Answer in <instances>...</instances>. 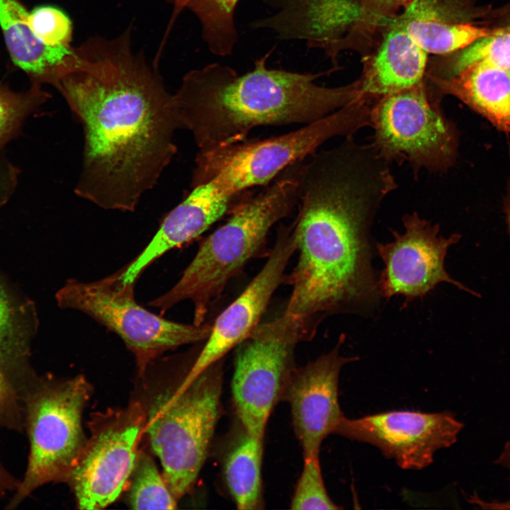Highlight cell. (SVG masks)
I'll list each match as a JSON object with an SVG mask.
<instances>
[{
  "instance_id": "cell-18",
  "label": "cell",
  "mask_w": 510,
  "mask_h": 510,
  "mask_svg": "<svg viewBox=\"0 0 510 510\" xmlns=\"http://www.w3.org/2000/svg\"><path fill=\"white\" fill-rule=\"evenodd\" d=\"M479 13L470 0H414L395 18L424 51L445 55L499 30L477 26Z\"/></svg>"
},
{
  "instance_id": "cell-7",
  "label": "cell",
  "mask_w": 510,
  "mask_h": 510,
  "mask_svg": "<svg viewBox=\"0 0 510 510\" xmlns=\"http://www.w3.org/2000/svg\"><path fill=\"white\" fill-rule=\"evenodd\" d=\"M91 393L83 375L38 376L23 400L29 441L26 468L6 509L17 508L46 484L68 481L87 442L81 421Z\"/></svg>"
},
{
  "instance_id": "cell-20",
  "label": "cell",
  "mask_w": 510,
  "mask_h": 510,
  "mask_svg": "<svg viewBox=\"0 0 510 510\" xmlns=\"http://www.w3.org/2000/svg\"><path fill=\"white\" fill-rule=\"evenodd\" d=\"M28 12L18 0H0V27L14 64L33 84L56 82L59 69L72 47L48 46L40 41L28 22Z\"/></svg>"
},
{
  "instance_id": "cell-30",
  "label": "cell",
  "mask_w": 510,
  "mask_h": 510,
  "mask_svg": "<svg viewBox=\"0 0 510 510\" xmlns=\"http://www.w3.org/2000/svg\"><path fill=\"white\" fill-rule=\"evenodd\" d=\"M414 0H358L361 18L372 33L399 14Z\"/></svg>"
},
{
  "instance_id": "cell-27",
  "label": "cell",
  "mask_w": 510,
  "mask_h": 510,
  "mask_svg": "<svg viewBox=\"0 0 510 510\" xmlns=\"http://www.w3.org/2000/svg\"><path fill=\"white\" fill-rule=\"evenodd\" d=\"M294 510L339 509L329 496L319 458H304V465L290 502Z\"/></svg>"
},
{
  "instance_id": "cell-28",
  "label": "cell",
  "mask_w": 510,
  "mask_h": 510,
  "mask_svg": "<svg viewBox=\"0 0 510 510\" xmlns=\"http://www.w3.org/2000/svg\"><path fill=\"white\" fill-rule=\"evenodd\" d=\"M28 22L37 38L48 46L70 47L72 23L61 9L52 6H40L28 14Z\"/></svg>"
},
{
  "instance_id": "cell-17",
  "label": "cell",
  "mask_w": 510,
  "mask_h": 510,
  "mask_svg": "<svg viewBox=\"0 0 510 510\" xmlns=\"http://www.w3.org/2000/svg\"><path fill=\"white\" fill-rule=\"evenodd\" d=\"M237 196H223L211 182L193 187L187 197L165 216L141 253L120 269L122 283H135L157 259L199 237L225 215H230L239 203H235Z\"/></svg>"
},
{
  "instance_id": "cell-3",
  "label": "cell",
  "mask_w": 510,
  "mask_h": 510,
  "mask_svg": "<svg viewBox=\"0 0 510 510\" xmlns=\"http://www.w3.org/2000/svg\"><path fill=\"white\" fill-rule=\"evenodd\" d=\"M269 51L239 75L218 63L188 72L173 94L181 128L193 135L198 152L244 142L255 127L309 124L359 97L356 81L317 85L325 73L269 69Z\"/></svg>"
},
{
  "instance_id": "cell-9",
  "label": "cell",
  "mask_w": 510,
  "mask_h": 510,
  "mask_svg": "<svg viewBox=\"0 0 510 510\" xmlns=\"http://www.w3.org/2000/svg\"><path fill=\"white\" fill-rule=\"evenodd\" d=\"M441 101L425 81L383 96L371 103V145L390 164L407 163L417 176L422 169L444 172L458 156L459 134L443 113Z\"/></svg>"
},
{
  "instance_id": "cell-12",
  "label": "cell",
  "mask_w": 510,
  "mask_h": 510,
  "mask_svg": "<svg viewBox=\"0 0 510 510\" xmlns=\"http://www.w3.org/2000/svg\"><path fill=\"white\" fill-rule=\"evenodd\" d=\"M404 232L392 230L393 241L377 243L375 250L384 267L378 277L381 297H404V306L415 299H423L442 282L467 289L453 279L445 269L448 248L458 242L460 235H438L439 225L413 212L402 217Z\"/></svg>"
},
{
  "instance_id": "cell-14",
  "label": "cell",
  "mask_w": 510,
  "mask_h": 510,
  "mask_svg": "<svg viewBox=\"0 0 510 510\" xmlns=\"http://www.w3.org/2000/svg\"><path fill=\"white\" fill-rule=\"evenodd\" d=\"M296 251L293 223L280 224L266 263L243 292L217 317L182 383L191 382L249 336L260 323L275 292L285 282L287 266Z\"/></svg>"
},
{
  "instance_id": "cell-15",
  "label": "cell",
  "mask_w": 510,
  "mask_h": 510,
  "mask_svg": "<svg viewBox=\"0 0 510 510\" xmlns=\"http://www.w3.org/2000/svg\"><path fill=\"white\" fill-rule=\"evenodd\" d=\"M344 339L342 334L332 351L303 366H295L286 383L282 400L290 404L304 458H319L323 441L335 434L344 416L339 402V375L345 364L358 359L340 354Z\"/></svg>"
},
{
  "instance_id": "cell-25",
  "label": "cell",
  "mask_w": 510,
  "mask_h": 510,
  "mask_svg": "<svg viewBox=\"0 0 510 510\" xmlns=\"http://www.w3.org/2000/svg\"><path fill=\"white\" fill-rule=\"evenodd\" d=\"M128 482V502L131 509L176 508L178 500L170 491L149 454L144 452L137 453Z\"/></svg>"
},
{
  "instance_id": "cell-10",
  "label": "cell",
  "mask_w": 510,
  "mask_h": 510,
  "mask_svg": "<svg viewBox=\"0 0 510 510\" xmlns=\"http://www.w3.org/2000/svg\"><path fill=\"white\" fill-rule=\"evenodd\" d=\"M304 341L300 329L283 314L259 323L236 347L232 393L248 434L264 439L269 416L282 400L295 368V351Z\"/></svg>"
},
{
  "instance_id": "cell-16",
  "label": "cell",
  "mask_w": 510,
  "mask_h": 510,
  "mask_svg": "<svg viewBox=\"0 0 510 510\" xmlns=\"http://www.w3.org/2000/svg\"><path fill=\"white\" fill-rule=\"evenodd\" d=\"M428 61V53L396 18L390 19L363 53L362 74L356 80L360 96L373 102L421 83Z\"/></svg>"
},
{
  "instance_id": "cell-24",
  "label": "cell",
  "mask_w": 510,
  "mask_h": 510,
  "mask_svg": "<svg viewBox=\"0 0 510 510\" xmlns=\"http://www.w3.org/2000/svg\"><path fill=\"white\" fill-rule=\"evenodd\" d=\"M239 0H169L176 11L187 8L199 20L202 36L209 50L219 56L230 55L238 39L234 25Z\"/></svg>"
},
{
  "instance_id": "cell-34",
  "label": "cell",
  "mask_w": 510,
  "mask_h": 510,
  "mask_svg": "<svg viewBox=\"0 0 510 510\" xmlns=\"http://www.w3.org/2000/svg\"><path fill=\"white\" fill-rule=\"evenodd\" d=\"M504 209H505V213L506 217V221L509 227V230L510 233V179L508 182V186L506 188V193L504 199Z\"/></svg>"
},
{
  "instance_id": "cell-4",
  "label": "cell",
  "mask_w": 510,
  "mask_h": 510,
  "mask_svg": "<svg viewBox=\"0 0 510 510\" xmlns=\"http://www.w3.org/2000/svg\"><path fill=\"white\" fill-rule=\"evenodd\" d=\"M303 164L294 162L258 195L240 200L227 221L200 243L174 285L149 305L166 312L188 300L193 323L204 324L228 283L265 249L271 229L298 205Z\"/></svg>"
},
{
  "instance_id": "cell-8",
  "label": "cell",
  "mask_w": 510,
  "mask_h": 510,
  "mask_svg": "<svg viewBox=\"0 0 510 510\" xmlns=\"http://www.w3.org/2000/svg\"><path fill=\"white\" fill-rule=\"evenodd\" d=\"M120 273L90 282L69 280L56 294L58 305L83 312L115 333L142 374L164 352L208 338L212 323H179L151 312L135 301V283H123Z\"/></svg>"
},
{
  "instance_id": "cell-31",
  "label": "cell",
  "mask_w": 510,
  "mask_h": 510,
  "mask_svg": "<svg viewBox=\"0 0 510 510\" xmlns=\"http://www.w3.org/2000/svg\"><path fill=\"white\" fill-rule=\"evenodd\" d=\"M16 186V171L10 162L0 154V207L11 198Z\"/></svg>"
},
{
  "instance_id": "cell-26",
  "label": "cell",
  "mask_w": 510,
  "mask_h": 510,
  "mask_svg": "<svg viewBox=\"0 0 510 510\" xmlns=\"http://www.w3.org/2000/svg\"><path fill=\"white\" fill-rule=\"evenodd\" d=\"M50 98V95L38 84L21 92L0 84V151L20 134L26 119Z\"/></svg>"
},
{
  "instance_id": "cell-19",
  "label": "cell",
  "mask_w": 510,
  "mask_h": 510,
  "mask_svg": "<svg viewBox=\"0 0 510 510\" xmlns=\"http://www.w3.org/2000/svg\"><path fill=\"white\" fill-rule=\"evenodd\" d=\"M424 81L436 98L453 96L498 130L510 132L509 72L479 61L450 78H425Z\"/></svg>"
},
{
  "instance_id": "cell-23",
  "label": "cell",
  "mask_w": 510,
  "mask_h": 510,
  "mask_svg": "<svg viewBox=\"0 0 510 510\" xmlns=\"http://www.w3.org/2000/svg\"><path fill=\"white\" fill-rule=\"evenodd\" d=\"M484 61L510 72V29L499 28L456 52L430 60L426 78L448 79L476 62Z\"/></svg>"
},
{
  "instance_id": "cell-21",
  "label": "cell",
  "mask_w": 510,
  "mask_h": 510,
  "mask_svg": "<svg viewBox=\"0 0 510 510\" xmlns=\"http://www.w3.org/2000/svg\"><path fill=\"white\" fill-rule=\"evenodd\" d=\"M263 439L244 431L228 453L224 474L228 490L239 510L263 508L261 463Z\"/></svg>"
},
{
  "instance_id": "cell-5",
  "label": "cell",
  "mask_w": 510,
  "mask_h": 510,
  "mask_svg": "<svg viewBox=\"0 0 510 510\" xmlns=\"http://www.w3.org/2000/svg\"><path fill=\"white\" fill-rule=\"evenodd\" d=\"M222 363L159 393L147 415L144 431L177 500L192 489L208 454L221 411Z\"/></svg>"
},
{
  "instance_id": "cell-29",
  "label": "cell",
  "mask_w": 510,
  "mask_h": 510,
  "mask_svg": "<svg viewBox=\"0 0 510 510\" xmlns=\"http://www.w3.org/2000/svg\"><path fill=\"white\" fill-rule=\"evenodd\" d=\"M23 401L0 364V429L24 431Z\"/></svg>"
},
{
  "instance_id": "cell-13",
  "label": "cell",
  "mask_w": 510,
  "mask_h": 510,
  "mask_svg": "<svg viewBox=\"0 0 510 510\" xmlns=\"http://www.w3.org/2000/svg\"><path fill=\"white\" fill-rule=\"evenodd\" d=\"M463 424L448 412L390 411L357 419L344 416L335 434L378 448L402 468L421 470L453 444Z\"/></svg>"
},
{
  "instance_id": "cell-33",
  "label": "cell",
  "mask_w": 510,
  "mask_h": 510,
  "mask_svg": "<svg viewBox=\"0 0 510 510\" xmlns=\"http://www.w3.org/2000/svg\"><path fill=\"white\" fill-rule=\"evenodd\" d=\"M11 477V471L6 468L0 458V492L2 491L8 484Z\"/></svg>"
},
{
  "instance_id": "cell-1",
  "label": "cell",
  "mask_w": 510,
  "mask_h": 510,
  "mask_svg": "<svg viewBox=\"0 0 510 510\" xmlns=\"http://www.w3.org/2000/svg\"><path fill=\"white\" fill-rule=\"evenodd\" d=\"M131 30L72 47L54 86L81 123L74 193L105 210L132 212L176 154L173 94L132 47Z\"/></svg>"
},
{
  "instance_id": "cell-11",
  "label": "cell",
  "mask_w": 510,
  "mask_h": 510,
  "mask_svg": "<svg viewBox=\"0 0 510 510\" xmlns=\"http://www.w3.org/2000/svg\"><path fill=\"white\" fill-rule=\"evenodd\" d=\"M138 403L103 414L67 481L79 509H101L120 495L133 470L137 446L145 426Z\"/></svg>"
},
{
  "instance_id": "cell-32",
  "label": "cell",
  "mask_w": 510,
  "mask_h": 510,
  "mask_svg": "<svg viewBox=\"0 0 510 510\" xmlns=\"http://www.w3.org/2000/svg\"><path fill=\"white\" fill-rule=\"evenodd\" d=\"M499 463L505 465L510 470V442L504 448V450L499 458ZM477 503L484 508L487 509H510V501L504 503H487L477 499Z\"/></svg>"
},
{
  "instance_id": "cell-2",
  "label": "cell",
  "mask_w": 510,
  "mask_h": 510,
  "mask_svg": "<svg viewBox=\"0 0 510 510\" xmlns=\"http://www.w3.org/2000/svg\"><path fill=\"white\" fill-rule=\"evenodd\" d=\"M310 159L302 166L292 222L298 257L286 276L292 291L283 313L305 341L325 317L363 313L378 305L370 228L381 203L397 188L390 164L353 137Z\"/></svg>"
},
{
  "instance_id": "cell-22",
  "label": "cell",
  "mask_w": 510,
  "mask_h": 510,
  "mask_svg": "<svg viewBox=\"0 0 510 510\" xmlns=\"http://www.w3.org/2000/svg\"><path fill=\"white\" fill-rule=\"evenodd\" d=\"M28 358V345L14 305L0 284V364L21 398L38 377Z\"/></svg>"
},
{
  "instance_id": "cell-6",
  "label": "cell",
  "mask_w": 510,
  "mask_h": 510,
  "mask_svg": "<svg viewBox=\"0 0 510 510\" xmlns=\"http://www.w3.org/2000/svg\"><path fill=\"white\" fill-rule=\"evenodd\" d=\"M370 107L369 101L358 97L287 134L198 152L192 188L211 182L223 196L232 197L249 188L268 185L288 166L315 153L328 140L353 135L370 126Z\"/></svg>"
}]
</instances>
